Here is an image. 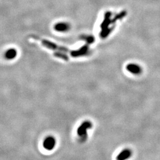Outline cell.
Listing matches in <instances>:
<instances>
[{
  "label": "cell",
  "mask_w": 160,
  "mask_h": 160,
  "mask_svg": "<svg viewBox=\"0 0 160 160\" xmlns=\"http://www.w3.org/2000/svg\"><path fill=\"white\" fill-rule=\"evenodd\" d=\"M93 125L91 122L86 120L77 129V134L82 140H85L87 137V130L92 128Z\"/></svg>",
  "instance_id": "obj_1"
},
{
  "label": "cell",
  "mask_w": 160,
  "mask_h": 160,
  "mask_svg": "<svg viewBox=\"0 0 160 160\" xmlns=\"http://www.w3.org/2000/svg\"><path fill=\"white\" fill-rule=\"evenodd\" d=\"M56 145V140L52 136H48L47 137L43 143V145L44 148L48 151L52 150Z\"/></svg>",
  "instance_id": "obj_2"
},
{
  "label": "cell",
  "mask_w": 160,
  "mask_h": 160,
  "mask_svg": "<svg viewBox=\"0 0 160 160\" xmlns=\"http://www.w3.org/2000/svg\"><path fill=\"white\" fill-rule=\"evenodd\" d=\"M126 70L134 75H140L142 70L139 65L136 64H129L126 66Z\"/></svg>",
  "instance_id": "obj_3"
},
{
  "label": "cell",
  "mask_w": 160,
  "mask_h": 160,
  "mask_svg": "<svg viewBox=\"0 0 160 160\" xmlns=\"http://www.w3.org/2000/svg\"><path fill=\"white\" fill-rule=\"evenodd\" d=\"M132 155V152L129 149H125L121 151L117 156L116 160H128Z\"/></svg>",
  "instance_id": "obj_4"
},
{
  "label": "cell",
  "mask_w": 160,
  "mask_h": 160,
  "mask_svg": "<svg viewBox=\"0 0 160 160\" xmlns=\"http://www.w3.org/2000/svg\"><path fill=\"white\" fill-rule=\"evenodd\" d=\"M16 55V52L14 49H10L6 53V57L9 59H11L15 57Z\"/></svg>",
  "instance_id": "obj_5"
},
{
  "label": "cell",
  "mask_w": 160,
  "mask_h": 160,
  "mask_svg": "<svg viewBox=\"0 0 160 160\" xmlns=\"http://www.w3.org/2000/svg\"><path fill=\"white\" fill-rule=\"evenodd\" d=\"M56 29L59 30V31H64V30H67V25H66L64 23H61L56 25Z\"/></svg>",
  "instance_id": "obj_6"
}]
</instances>
